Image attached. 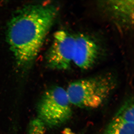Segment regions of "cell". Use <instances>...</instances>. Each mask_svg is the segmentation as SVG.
<instances>
[{
    "label": "cell",
    "instance_id": "obj_1",
    "mask_svg": "<svg viewBox=\"0 0 134 134\" xmlns=\"http://www.w3.org/2000/svg\"><path fill=\"white\" fill-rule=\"evenodd\" d=\"M58 10L54 3L29 4L17 10L10 20L7 40L17 68L22 73L33 65Z\"/></svg>",
    "mask_w": 134,
    "mask_h": 134
},
{
    "label": "cell",
    "instance_id": "obj_2",
    "mask_svg": "<svg viewBox=\"0 0 134 134\" xmlns=\"http://www.w3.org/2000/svg\"><path fill=\"white\" fill-rule=\"evenodd\" d=\"M117 85L115 76L106 73L75 81L66 90L72 105L80 108L96 109L105 103Z\"/></svg>",
    "mask_w": 134,
    "mask_h": 134
},
{
    "label": "cell",
    "instance_id": "obj_3",
    "mask_svg": "<svg viewBox=\"0 0 134 134\" xmlns=\"http://www.w3.org/2000/svg\"><path fill=\"white\" fill-rule=\"evenodd\" d=\"M71 105L66 90L61 86H53L46 91L40 99L37 107V117L46 127L59 126L71 119Z\"/></svg>",
    "mask_w": 134,
    "mask_h": 134
},
{
    "label": "cell",
    "instance_id": "obj_4",
    "mask_svg": "<svg viewBox=\"0 0 134 134\" xmlns=\"http://www.w3.org/2000/svg\"><path fill=\"white\" fill-rule=\"evenodd\" d=\"M75 44V36L63 30L56 32L46 57L48 68L59 70L69 69L73 63Z\"/></svg>",
    "mask_w": 134,
    "mask_h": 134
},
{
    "label": "cell",
    "instance_id": "obj_5",
    "mask_svg": "<svg viewBox=\"0 0 134 134\" xmlns=\"http://www.w3.org/2000/svg\"><path fill=\"white\" fill-rule=\"evenodd\" d=\"M100 53L99 46L92 38L81 34L75 36L73 63L79 68L87 70L95 64Z\"/></svg>",
    "mask_w": 134,
    "mask_h": 134
},
{
    "label": "cell",
    "instance_id": "obj_6",
    "mask_svg": "<svg viewBox=\"0 0 134 134\" xmlns=\"http://www.w3.org/2000/svg\"><path fill=\"white\" fill-rule=\"evenodd\" d=\"M101 8L120 27H131L134 23V1H106L100 3Z\"/></svg>",
    "mask_w": 134,
    "mask_h": 134
},
{
    "label": "cell",
    "instance_id": "obj_7",
    "mask_svg": "<svg viewBox=\"0 0 134 134\" xmlns=\"http://www.w3.org/2000/svg\"><path fill=\"white\" fill-rule=\"evenodd\" d=\"M134 122L115 114L104 134H134Z\"/></svg>",
    "mask_w": 134,
    "mask_h": 134
},
{
    "label": "cell",
    "instance_id": "obj_8",
    "mask_svg": "<svg viewBox=\"0 0 134 134\" xmlns=\"http://www.w3.org/2000/svg\"><path fill=\"white\" fill-rule=\"evenodd\" d=\"M46 126L38 117L31 121L26 134H46Z\"/></svg>",
    "mask_w": 134,
    "mask_h": 134
},
{
    "label": "cell",
    "instance_id": "obj_9",
    "mask_svg": "<svg viewBox=\"0 0 134 134\" xmlns=\"http://www.w3.org/2000/svg\"><path fill=\"white\" fill-rule=\"evenodd\" d=\"M62 134H77L69 128H66L63 131Z\"/></svg>",
    "mask_w": 134,
    "mask_h": 134
}]
</instances>
